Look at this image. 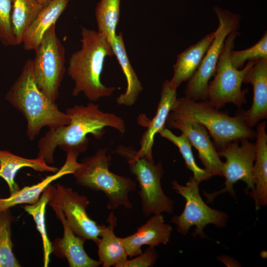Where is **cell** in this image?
Here are the masks:
<instances>
[{
  "mask_svg": "<svg viewBox=\"0 0 267 267\" xmlns=\"http://www.w3.org/2000/svg\"><path fill=\"white\" fill-rule=\"evenodd\" d=\"M35 50L33 69L35 80L39 89L55 102L65 73V49L56 36L55 24L46 31Z\"/></svg>",
  "mask_w": 267,
  "mask_h": 267,
  "instance_id": "9c48e42d",
  "label": "cell"
},
{
  "mask_svg": "<svg viewBox=\"0 0 267 267\" xmlns=\"http://www.w3.org/2000/svg\"><path fill=\"white\" fill-rule=\"evenodd\" d=\"M56 218L63 227L62 237H57L51 242L52 253L60 259H65L70 267H98L101 265L99 260L91 258L84 247L86 240L76 235L67 223L59 208L50 206Z\"/></svg>",
  "mask_w": 267,
  "mask_h": 267,
  "instance_id": "5bb4252c",
  "label": "cell"
},
{
  "mask_svg": "<svg viewBox=\"0 0 267 267\" xmlns=\"http://www.w3.org/2000/svg\"><path fill=\"white\" fill-rule=\"evenodd\" d=\"M66 153L64 164L53 174L47 176L36 184L20 189L7 198H0V212L7 210L19 204L35 203L52 182L64 176L73 174L80 167V163L77 161L79 154L73 151H69Z\"/></svg>",
  "mask_w": 267,
  "mask_h": 267,
  "instance_id": "e0dca14e",
  "label": "cell"
},
{
  "mask_svg": "<svg viewBox=\"0 0 267 267\" xmlns=\"http://www.w3.org/2000/svg\"><path fill=\"white\" fill-rule=\"evenodd\" d=\"M200 183L193 176H190L184 185L180 184L176 180L172 182V187L175 191L182 196L185 204L182 212L179 215L174 216L171 222L176 225L177 232L186 235L190 228L195 226L191 235L195 238L198 235L202 238H207L204 229L209 224L216 227H225L228 220V215L210 208L201 198L199 193Z\"/></svg>",
  "mask_w": 267,
  "mask_h": 267,
  "instance_id": "ba28073f",
  "label": "cell"
},
{
  "mask_svg": "<svg viewBox=\"0 0 267 267\" xmlns=\"http://www.w3.org/2000/svg\"><path fill=\"white\" fill-rule=\"evenodd\" d=\"M111 46L114 55L116 57L127 82L125 92L121 94L116 98V102L120 105L132 106L135 103L143 90L142 84L129 59L123 35L121 32L116 35Z\"/></svg>",
  "mask_w": 267,
  "mask_h": 267,
  "instance_id": "cb8c5ba5",
  "label": "cell"
},
{
  "mask_svg": "<svg viewBox=\"0 0 267 267\" xmlns=\"http://www.w3.org/2000/svg\"><path fill=\"white\" fill-rule=\"evenodd\" d=\"M239 34L236 31L227 36L217 64L214 78L208 84L206 101L219 110L228 103L234 104L238 108L247 103L246 95L248 89H242V84L246 73L255 60H248L241 69L232 65L230 52L234 47V41Z\"/></svg>",
  "mask_w": 267,
  "mask_h": 267,
  "instance_id": "52a82bcc",
  "label": "cell"
},
{
  "mask_svg": "<svg viewBox=\"0 0 267 267\" xmlns=\"http://www.w3.org/2000/svg\"><path fill=\"white\" fill-rule=\"evenodd\" d=\"M89 204L86 196L71 188L59 183L52 185L48 205L60 209L67 223L76 235L86 240H92L96 244L103 224H98L89 216L87 208Z\"/></svg>",
  "mask_w": 267,
  "mask_h": 267,
  "instance_id": "7c38bea8",
  "label": "cell"
},
{
  "mask_svg": "<svg viewBox=\"0 0 267 267\" xmlns=\"http://www.w3.org/2000/svg\"><path fill=\"white\" fill-rule=\"evenodd\" d=\"M177 98V89L170 86L169 80H166L162 85L160 99L156 114L149 122L147 130L141 137L139 149L137 151L134 149V154L135 157H145L151 160H154L152 148L155 136L165 127L168 115Z\"/></svg>",
  "mask_w": 267,
  "mask_h": 267,
  "instance_id": "ac0fdd59",
  "label": "cell"
},
{
  "mask_svg": "<svg viewBox=\"0 0 267 267\" xmlns=\"http://www.w3.org/2000/svg\"><path fill=\"white\" fill-rule=\"evenodd\" d=\"M158 259V254L155 247L149 246L143 253L128 260L120 267H151L156 264Z\"/></svg>",
  "mask_w": 267,
  "mask_h": 267,
  "instance_id": "1f68e13d",
  "label": "cell"
},
{
  "mask_svg": "<svg viewBox=\"0 0 267 267\" xmlns=\"http://www.w3.org/2000/svg\"><path fill=\"white\" fill-rule=\"evenodd\" d=\"M267 122L259 123L256 131L255 143L256 157L253 166V177L254 191L250 194L256 210L267 205Z\"/></svg>",
  "mask_w": 267,
  "mask_h": 267,
  "instance_id": "ffe728a7",
  "label": "cell"
},
{
  "mask_svg": "<svg viewBox=\"0 0 267 267\" xmlns=\"http://www.w3.org/2000/svg\"><path fill=\"white\" fill-rule=\"evenodd\" d=\"M25 167L38 172L53 173L58 170L55 167L48 165L41 157L26 158L16 155L7 150H0V177L7 183L10 195L20 190L15 178L17 173Z\"/></svg>",
  "mask_w": 267,
  "mask_h": 267,
  "instance_id": "603a6c76",
  "label": "cell"
},
{
  "mask_svg": "<svg viewBox=\"0 0 267 267\" xmlns=\"http://www.w3.org/2000/svg\"><path fill=\"white\" fill-rule=\"evenodd\" d=\"M166 125L170 128L179 130L186 135L191 146L197 150L204 169L212 177H222L223 162L203 125L185 115L172 110Z\"/></svg>",
  "mask_w": 267,
  "mask_h": 267,
  "instance_id": "4fadbf2b",
  "label": "cell"
},
{
  "mask_svg": "<svg viewBox=\"0 0 267 267\" xmlns=\"http://www.w3.org/2000/svg\"><path fill=\"white\" fill-rule=\"evenodd\" d=\"M171 110L185 115L203 125L219 149L234 140L253 139L256 137V131L248 127L239 114L229 116L206 100L197 102L185 96L177 98Z\"/></svg>",
  "mask_w": 267,
  "mask_h": 267,
  "instance_id": "5b68a950",
  "label": "cell"
},
{
  "mask_svg": "<svg viewBox=\"0 0 267 267\" xmlns=\"http://www.w3.org/2000/svg\"><path fill=\"white\" fill-rule=\"evenodd\" d=\"M107 151L106 148H100L93 155L83 159L72 175L78 184L102 192L107 199L108 210L114 211L121 206L131 209L133 204L129 194L135 189L136 183L129 177L110 171L111 156Z\"/></svg>",
  "mask_w": 267,
  "mask_h": 267,
  "instance_id": "277c9868",
  "label": "cell"
},
{
  "mask_svg": "<svg viewBox=\"0 0 267 267\" xmlns=\"http://www.w3.org/2000/svg\"><path fill=\"white\" fill-rule=\"evenodd\" d=\"M81 35V47L72 54L67 72L75 83L72 95L83 92L89 101L94 102L110 96L116 90L101 81L104 61L114 53L105 37L98 32L82 27Z\"/></svg>",
  "mask_w": 267,
  "mask_h": 267,
  "instance_id": "3957f363",
  "label": "cell"
},
{
  "mask_svg": "<svg viewBox=\"0 0 267 267\" xmlns=\"http://www.w3.org/2000/svg\"><path fill=\"white\" fill-rule=\"evenodd\" d=\"M163 137L174 144L178 149L187 169L192 171L193 178L199 183L210 179L212 177L205 170L200 168L196 163L191 145L186 135L181 133L178 136L165 127L159 132Z\"/></svg>",
  "mask_w": 267,
  "mask_h": 267,
  "instance_id": "83f0119b",
  "label": "cell"
},
{
  "mask_svg": "<svg viewBox=\"0 0 267 267\" xmlns=\"http://www.w3.org/2000/svg\"><path fill=\"white\" fill-rule=\"evenodd\" d=\"M40 3L44 6L46 5L51 0H38Z\"/></svg>",
  "mask_w": 267,
  "mask_h": 267,
  "instance_id": "d6a6232c",
  "label": "cell"
},
{
  "mask_svg": "<svg viewBox=\"0 0 267 267\" xmlns=\"http://www.w3.org/2000/svg\"><path fill=\"white\" fill-rule=\"evenodd\" d=\"M65 113L69 116V123L56 129H49L38 141L37 157L43 158L47 164L54 163V153L57 146L66 153L74 151L80 154L87 150L88 134L101 139L106 127L114 128L122 134L126 132V124L121 117L102 111L98 104L93 102L86 105H75L67 108Z\"/></svg>",
  "mask_w": 267,
  "mask_h": 267,
  "instance_id": "6da1fadb",
  "label": "cell"
},
{
  "mask_svg": "<svg viewBox=\"0 0 267 267\" xmlns=\"http://www.w3.org/2000/svg\"><path fill=\"white\" fill-rule=\"evenodd\" d=\"M51 188L52 185L50 184L43 192L36 202L22 206L24 210L33 217L37 229L41 235L43 244L44 267H48L50 262V256L52 253L51 242L47 236L45 220L46 207L51 196Z\"/></svg>",
  "mask_w": 267,
  "mask_h": 267,
  "instance_id": "484cf974",
  "label": "cell"
},
{
  "mask_svg": "<svg viewBox=\"0 0 267 267\" xmlns=\"http://www.w3.org/2000/svg\"><path fill=\"white\" fill-rule=\"evenodd\" d=\"M172 227L165 222L162 214L153 215L133 234L121 237L126 252L131 258L142 253L144 245L151 247L166 245L170 240Z\"/></svg>",
  "mask_w": 267,
  "mask_h": 267,
  "instance_id": "2e32d148",
  "label": "cell"
},
{
  "mask_svg": "<svg viewBox=\"0 0 267 267\" xmlns=\"http://www.w3.org/2000/svg\"><path fill=\"white\" fill-rule=\"evenodd\" d=\"M217 30L203 37L196 44L189 46L177 56L173 66L174 75L169 81L170 86L177 89L180 84L188 81L199 67L204 56L212 44Z\"/></svg>",
  "mask_w": 267,
  "mask_h": 267,
  "instance_id": "d6986e66",
  "label": "cell"
},
{
  "mask_svg": "<svg viewBox=\"0 0 267 267\" xmlns=\"http://www.w3.org/2000/svg\"><path fill=\"white\" fill-rule=\"evenodd\" d=\"M69 0H51L44 6L37 17L26 30L23 38V48L35 50L41 42L46 31L55 24L65 9Z\"/></svg>",
  "mask_w": 267,
  "mask_h": 267,
  "instance_id": "7402d4cb",
  "label": "cell"
},
{
  "mask_svg": "<svg viewBox=\"0 0 267 267\" xmlns=\"http://www.w3.org/2000/svg\"><path fill=\"white\" fill-rule=\"evenodd\" d=\"M11 24L16 45L22 43L24 34L43 8L38 0H11Z\"/></svg>",
  "mask_w": 267,
  "mask_h": 267,
  "instance_id": "d4e9b609",
  "label": "cell"
},
{
  "mask_svg": "<svg viewBox=\"0 0 267 267\" xmlns=\"http://www.w3.org/2000/svg\"><path fill=\"white\" fill-rule=\"evenodd\" d=\"M219 21L216 35L193 76L187 81L185 97L194 101L207 100V89L210 79L214 76L217 64L227 36L238 31L240 16L217 6L214 8Z\"/></svg>",
  "mask_w": 267,
  "mask_h": 267,
  "instance_id": "30bf717a",
  "label": "cell"
},
{
  "mask_svg": "<svg viewBox=\"0 0 267 267\" xmlns=\"http://www.w3.org/2000/svg\"><path fill=\"white\" fill-rule=\"evenodd\" d=\"M5 99L25 118L26 135L31 140L44 127L56 129L70 122L69 115L60 111L55 102L38 87L31 59L26 61L19 76L7 92Z\"/></svg>",
  "mask_w": 267,
  "mask_h": 267,
  "instance_id": "7a4b0ae2",
  "label": "cell"
},
{
  "mask_svg": "<svg viewBox=\"0 0 267 267\" xmlns=\"http://www.w3.org/2000/svg\"><path fill=\"white\" fill-rule=\"evenodd\" d=\"M120 3L121 0H100L95 10L97 32L104 35L111 45L117 35Z\"/></svg>",
  "mask_w": 267,
  "mask_h": 267,
  "instance_id": "4316f807",
  "label": "cell"
},
{
  "mask_svg": "<svg viewBox=\"0 0 267 267\" xmlns=\"http://www.w3.org/2000/svg\"><path fill=\"white\" fill-rule=\"evenodd\" d=\"M243 83L253 86V102L250 109L239 110L237 113L252 128L267 118V58L256 60L246 73Z\"/></svg>",
  "mask_w": 267,
  "mask_h": 267,
  "instance_id": "9a60e30c",
  "label": "cell"
},
{
  "mask_svg": "<svg viewBox=\"0 0 267 267\" xmlns=\"http://www.w3.org/2000/svg\"><path fill=\"white\" fill-rule=\"evenodd\" d=\"M267 58V33L265 32L261 39L252 46L242 50H231L230 59L232 65L237 69L244 66L247 60Z\"/></svg>",
  "mask_w": 267,
  "mask_h": 267,
  "instance_id": "f546056e",
  "label": "cell"
},
{
  "mask_svg": "<svg viewBox=\"0 0 267 267\" xmlns=\"http://www.w3.org/2000/svg\"><path fill=\"white\" fill-rule=\"evenodd\" d=\"M132 147L119 146L116 153L128 161L130 172L136 177L138 182L139 196L141 209L145 216L167 213L174 211V201L164 192L161 179L164 169L161 162L155 164L145 157H137Z\"/></svg>",
  "mask_w": 267,
  "mask_h": 267,
  "instance_id": "8992f818",
  "label": "cell"
},
{
  "mask_svg": "<svg viewBox=\"0 0 267 267\" xmlns=\"http://www.w3.org/2000/svg\"><path fill=\"white\" fill-rule=\"evenodd\" d=\"M11 0H0V42L5 46L16 45L11 24Z\"/></svg>",
  "mask_w": 267,
  "mask_h": 267,
  "instance_id": "4dcf8cb0",
  "label": "cell"
},
{
  "mask_svg": "<svg viewBox=\"0 0 267 267\" xmlns=\"http://www.w3.org/2000/svg\"><path fill=\"white\" fill-rule=\"evenodd\" d=\"M249 140L243 138L234 140L218 150L219 156L226 160L222 169V177L225 178L224 187L210 193L203 191L207 203L213 202L217 196L225 192L236 198L233 185L239 180L246 184L247 189L251 190L249 194L254 192L253 170L256 157L255 146V143Z\"/></svg>",
  "mask_w": 267,
  "mask_h": 267,
  "instance_id": "8fae6325",
  "label": "cell"
},
{
  "mask_svg": "<svg viewBox=\"0 0 267 267\" xmlns=\"http://www.w3.org/2000/svg\"><path fill=\"white\" fill-rule=\"evenodd\" d=\"M12 217L9 209L0 212V267H21L12 251Z\"/></svg>",
  "mask_w": 267,
  "mask_h": 267,
  "instance_id": "f1b7e54d",
  "label": "cell"
},
{
  "mask_svg": "<svg viewBox=\"0 0 267 267\" xmlns=\"http://www.w3.org/2000/svg\"><path fill=\"white\" fill-rule=\"evenodd\" d=\"M106 222L108 225L103 224L100 239L96 243L99 261L103 267H120L128 260V256L121 237H117L114 233L117 219L113 211L110 212Z\"/></svg>",
  "mask_w": 267,
  "mask_h": 267,
  "instance_id": "44dd1931",
  "label": "cell"
}]
</instances>
